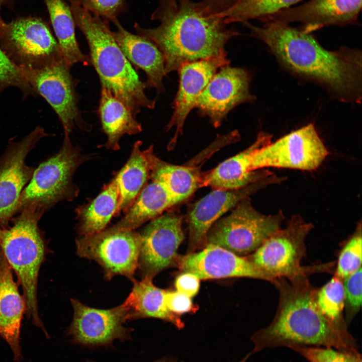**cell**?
Segmentation results:
<instances>
[{
    "instance_id": "obj_29",
    "label": "cell",
    "mask_w": 362,
    "mask_h": 362,
    "mask_svg": "<svg viewBox=\"0 0 362 362\" xmlns=\"http://www.w3.org/2000/svg\"><path fill=\"white\" fill-rule=\"evenodd\" d=\"M119 202V191L115 178L88 204L76 209L77 230L86 236L104 230L115 215Z\"/></svg>"
},
{
    "instance_id": "obj_33",
    "label": "cell",
    "mask_w": 362,
    "mask_h": 362,
    "mask_svg": "<svg viewBox=\"0 0 362 362\" xmlns=\"http://www.w3.org/2000/svg\"><path fill=\"white\" fill-rule=\"evenodd\" d=\"M361 225L346 240L338 255L334 276L343 280L361 266Z\"/></svg>"
},
{
    "instance_id": "obj_17",
    "label": "cell",
    "mask_w": 362,
    "mask_h": 362,
    "mask_svg": "<svg viewBox=\"0 0 362 362\" xmlns=\"http://www.w3.org/2000/svg\"><path fill=\"white\" fill-rule=\"evenodd\" d=\"M176 265L200 280L249 278L267 281L276 278L257 267L246 257L239 256L219 246L207 244L202 250L178 255Z\"/></svg>"
},
{
    "instance_id": "obj_27",
    "label": "cell",
    "mask_w": 362,
    "mask_h": 362,
    "mask_svg": "<svg viewBox=\"0 0 362 362\" xmlns=\"http://www.w3.org/2000/svg\"><path fill=\"white\" fill-rule=\"evenodd\" d=\"M175 204L165 188L152 181L142 189L125 216L109 228L118 231L133 230Z\"/></svg>"
},
{
    "instance_id": "obj_19",
    "label": "cell",
    "mask_w": 362,
    "mask_h": 362,
    "mask_svg": "<svg viewBox=\"0 0 362 362\" xmlns=\"http://www.w3.org/2000/svg\"><path fill=\"white\" fill-rule=\"evenodd\" d=\"M71 302L74 312L68 333L75 341L85 344H102L125 338L129 333L123 325L129 319L123 303L113 308L100 309L87 306L76 299H71Z\"/></svg>"
},
{
    "instance_id": "obj_32",
    "label": "cell",
    "mask_w": 362,
    "mask_h": 362,
    "mask_svg": "<svg viewBox=\"0 0 362 362\" xmlns=\"http://www.w3.org/2000/svg\"><path fill=\"white\" fill-rule=\"evenodd\" d=\"M315 301L326 318L337 323H346L343 315L345 295L342 280L334 276L323 287L317 289Z\"/></svg>"
},
{
    "instance_id": "obj_4",
    "label": "cell",
    "mask_w": 362,
    "mask_h": 362,
    "mask_svg": "<svg viewBox=\"0 0 362 362\" xmlns=\"http://www.w3.org/2000/svg\"><path fill=\"white\" fill-rule=\"evenodd\" d=\"M75 27L83 33L90 51V61L101 86L121 101L136 117L141 108L154 109L155 101L147 97L142 81L115 41L109 22L67 0Z\"/></svg>"
},
{
    "instance_id": "obj_22",
    "label": "cell",
    "mask_w": 362,
    "mask_h": 362,
    "mask_svg": "<svg viewBox=\"0 0 362 362\" xmlns=\"http://www.w3.org/2000/svg\"><path fill=\"white\" fill-rule=\"evenodd\" d=\"M13 272L0 248V336L9 344L15 360L20 361L22 358L20 329L25 303Z\"/></svg>"
},
{
    "instance_id": "obj_3",
    "label": "cell",
    "mask_w": 362,
    "mask_h": 362,
    "mask_svg": "<svg viewBox=\"0 0 362 362\" xmlns=\"http://www.w3.org/2000/svg\"><path fill=\"white\" fill-rule=\"evenodd\" d=\"M151 18L159 22L156 27L135 23L134 28L161 51L165 74L187 62L226 55L225 45L240 34L221 18L205 15L192 0H160Z\"/></svg>"
},
{
    "instance_id": "obj_12",
    "label": "cell",
    "mask_w": 362,
    "mask_h": 362,
    "mask_svg": "<svg viewBox=\"0 0 362 362\" xmlns=\"http://www.w3.org/2000/svg\"><path fill=\"white\" fill-rule=\"evenodd\" d=\"M140 243V234L133 230L118 231L109 228L77 238L76 253L81 257L97 262L108 280L120 275L133 282L138 267Z\"/></svg>"
},
{
    "instance_id": "obj_34",
    "label": "cell",
    "mask_w": 362,
    "mask_h": 362,
    "mask_svg": "<svg viewBox=\"0 0 362 362\" xmlns=\"http://www.w3.org/2000/svg\"><path fill=\"white\" fill-rule=\"evenodd\" d=\"M289 347L309 362H355L361 358L359 352H344L330 347L294 345Z\"/></svg>"
},
{
    "instance_id": "obj_36",
    "label": "cell",
    "mask_w": 362,
    "mask_h": 362,
    "mask_svg": "<svg viewBox=\"0 0 362 362\" xmlns=\"http://www.w3.org/2000/svg\"><path fill=\"white\" fill-rule=\"evenodd\" d=\"M361 266L343 280L344 290L345 322L347 325L360 309L361 305Z\"/></svg>"
},
{
    "instance_id": "obj_25",
    "label": "cell",
    "mask_w": 362,
    "mask_h": 362,
    "mask_svg": "<svg viewBox=\"0 0 362 362\" xmlns=\"http://www.w3.org/2000/svg\"><path fill=\"white\" fill-rule=\"evenodd\" d=\"M152 281L151 279L144 278L140 281H133L132 291L123 303L128 310L129 319L158 318L182 328L184 324L180 316L170 312L166 306V290L156 287Z\"/></svg>"
},
{
    "instance_id": "obj_16",
    "label": "cell",
    "mask_w": 362,
    "mask_h": 362,
    "mask_svg": "<svg viewBox=\"0 0 362 362\" xmlns=\"http://www.w3.org/2000/svg\"><path fill=\"white\" fill-rule=\"evenodd\" d=\"M281 180L282 178L273 174L239 189H215L197 202L188 216V253L195 252L206 246L208 232L226 212L258 190Z\"/></svg>"
},
{
    "instance_id": "obj_35",
    "label": "cell",
    "mask_w": 362,
    "mask_h": 362,
    "mask_svg": "<svg viewBox=\"0 0 362 362\" xmlns=\"http://www.w3.org/2000/svg\"><path fill=\"white\" fill-rule=\"evenodd\" d=\"M19 88L24 99L37 94L32 88L20 70L7 57L0 47V94L7 87Z\"/></svg>"
},
{
    "instance_id": "obj_5",
    "label": "cell",
    "mask_w": 362,
    "mask_h": 362,
    "mask_svg": "<svg viewBox=\"0 0 362 362\" xmlns=\"http://www.w3.org/2000/svg\"><path fill=\"white\" fill-rule=\"evenodd\" d=\"M45 213L35 205L24 208L12 219L11 225L0 228V248L22 286L25 314L47 335L39 316L37 297L39 271L50 250L39 227Z\"/></svg>"
},
{
    "instance_id": "obj_40",
    "label": "cell",
    "mask_w": 362,
    "mask_h": 362,
    "mask_svg": "<svg viewBox=\"0 0 362 362\" xmlns=\"http://www.w3.org/2000/svg\"><path fill=\"white\" fill-rule=\"evenodd\" d=\"M237 0H201L198 4L204 13L214 15L226 10Z\"/></svg>"
},
{
    "instance_id": "obj_6",
    "label": "cell",
    "mask_w": 362,
    "mask_h": 362,
    "mask_svg": "<svg viewBox=\"0 0 362 362\" xmlns=\"http://www.w3.org/2000/svg\"><path fill=\"white\" fill-rule=\"evenodd\" d=\"M89 157L72 144L69 135H64L59 151L35 168L21 193L17 214L31 205L46 213L60 202L73 200L78 194L74 173Z\"/></svg>"
},
{
    "instance_id": "obj_8",
    "label": "cell",
    "mask_w": 362,
    "mask_h": 362,
    "mask_svg": "<svg viewBox=\"0 0 362 362\" xmlns=\"http://www.w3.org/2000/svg\"><path fill=\"white\" fill-rule=\"evenodd\" d=\"M284 217L281 211L262 214L246 198L229 215L213 224L207 235V244L219 246L241 256L250 254L281 228Z\"/></svg>"
},
{
    "instance_id": "obj_1",
    "label": "cell",
    "mask_w": 362,
    "mask_h": 362,
    "mask_svg": "<svg viewBox=\"0 0 362 362\" xmlns=\"http://www.w3.org/2000/svg\"><path fill=\"white\" fill-rule=\"evenodd\" d=\"M263 26L243 24L250 36L264 42L290 72L325 87L341 101L358 103L361 98V54L357 49L329 51L310 34L277 21Z\"/></svg>"
},
{
    "instance_id": "obj_41",
    "label": "cell",
    "mask_w": 362,
    "mask_h": 362,
    "mask_svg": "<svg viewBox=\"0 0 362 362\" xmlns=\"http://www.w3.org/2000/svg\"><path fill=\"white\" fill-rule=\"evenodd\" d=\"M7 1H8V0H0V27H1L2 26H3V25L4 24V23H5V22L3 21V20L2 19V17H1V8H2V6L4 5V4H5V3H6Z\"/></svg>"
},
{
    "instance_id": "obj_2",
    "label": "cell",
    "mask_w": 362,
    "mask_h": 362,
    "mask_svg": "<svg viewBox=\"0 0 362 362\" xmlns=\"http://www.w3.org/2000/svg\"><path fill=\"white\" fill-rule=\"evenodd\" d=\"M308 277L300 275L290 279H275L272 284L279 292L277 311L271 323L251 337L253 353L264 348L294 345L359 352L347 324L332 321L319 310L315 301L317 289Z\"/></svg>"
},
{
    "instance_id": "obj_31",
    "label": "cell",
    "mask_w": 362,
    "mask_h": 362,
    "mask_svg": "<svg viewBox=\"0 0 362 362\" xmlns=\"http://www.w3.org/2000/svg\"><path fill=\"white\" fill-rule=\"evenodd\" d=\"M301 0H237L232 5L214 16L228 25L233 23L263 19L290 8Z\"/></svg>"
},
{
    "instance_id": "obj_15",
    "label": "cell",
    "mask_w": 362,
    "mask_h": 362,
    "mask_svg": "<svg viewBox=\"0 0 362 362\" xmlns=\"http://www.w3.org/2000/svg\"><path fill=\"white\" fill-rule=\"evenodd\" d=\"M250 80V73L244 68L223 66L201 94L195 108L201 116L208 117L214 127H219L236 106L254 101L249 90Z\"/></svg>"
},
{
    "instance_id": "obj_18",
    "label": "cell",
    "mask_w": 362,
    "mask_h": 362,
    "mask_svg": "<svg viewBox=\"0 0 362 362\" xmlns=\"http://www.w3.org/2000/svg\"><path fill=\"white\" fill-rule=\"evenodd\" d=\"M226 55L208 59L187 62L178 69V89L173 103V112L167 125L169 130L175 131L168 144V149L175 146L179 135L183 134L184 125L191 110L196 108L197 100L215 73L223 66L229 65Z\"/></svg>"
},
{
    "instance_id": "obj_24",
    "label": "cell",
    "mask_w": 362,
    "mask_h": 362,
    "mask_svg": "<svg viewBox=\"0 0 362 362\" xmlns=\"http://www.w3.org/2000/svg\"><path fill=\"white\" fill-rule=\"evenodd\" d=\"M142 151L148 163L149 177L161 184L176 204L201 188L202 173L194 165H178L164 161L154 154L152 145Z\"/></svg>"
},
{
    "instance_id": "obj_28",
    "label": "cell",
    "mask_w": 362,
    "mask_h": 362,
    "mask_svg": "<svg viewBox=\"0 0 362 362\" xmlns=\"http://www.w3.org/2000/svg\"><path fill=\"white\" fill-rule=\"evenodd\" d=\"M63 58L71 67L77 63H90L80 50L75 37V25L69 5L65 0H43Z\"/></svg>"
},
{
    "instance_id": "obj_26",
    "label": "cell",
    "mask_w": 362,
    "mask_h": 362,
    "mask_svg": "<svg viewBox=\"0 0 362 362\" xmlns=\"http://www.w3.org/2000/svg\"><path fill=\"white\" fill-rule=\"evenodd\" d=\"M99 113L102 129L107 136L103 145L106 148L118 150L119 141L126 134L142 131L141 125L131 110L109 90L101 86Z\"/></svg>"
},
{
    "instance_id": "obj_23",
    "label": "cell",
    "mask_w": 362,
    "mask_h": 362,
    "mask_svg": "<svg viewBox=\"0 0 362 362\" xmlns=\"http://www.w3.org/2000/svg\"><path fill=\"white\" fill-rule=\"evenodd\" d=\"M113 23L116 27V30L112 31L115 41L130 63L144 71L147 88L163 91L165 65L161 51L148 39L128 31L118 20Z\"/></svg>"
},
{
    "instance_id": "obj_14",
    "label": "cell",
    "mask_w": 362,
    "mask_h": 362,
    "mask_svg": "<svg viewBox=\"0 0 362 362\" xmlns=\"http://www.w3.org/2000/svg\"><path fill=\"white\" fill-rule=\"evenodd\" d=\"M182 217L169 212L153 219L141 234L138 267L142 279L153 278L176 265L177 250L184 239Z\"/></svg>"
},
{
    "instance_id": "obj_7",
    "label": "cell",
    "mask_w": 362,
    "mask_h": 362,
    "mask_svg": "<svg viewBox=\"0 0 362 362\" xmlns=\"http://www.w3.org/2000/svg\"><path fill=\"white\" fill-rule=\"evenodd\" d=\"M313 225L294 215L283 229H280L246 257L257 267L274 278L290 279L300 275L333 273L336 261L302 266L306 255V238Z\"/></svg>"
},
{
    "instance_id": "obj_38",
    "label": "cell",
    "mask_w": 362,
    "mask_h": 362,
    "mask_svg": "<svg viewBox=\"0 0 362 362\" xmlns=\"http://www.w3.org/2000/svg\"><path fill=\"white\" fill-rule=\"evenodd\" d=\"M165 302L168 310L177 315L194 312L197 310L191 298L177 291L166 290Z\"/></svg>"
},
{
    "instance_id": "obj_9",
    "label": "cell",
    "mask_w": 362,
    "mask_h": 362,
    "mask_svg": "<svg viewBox=\"0 0 362 362\" xmlns=\"http://www.w3.org/2000/svg\"><path fill=\"white\" fill-rule=\"evenodd\" d=\"M0 45L18 68H40L63 58L49 26L39 18L21 17L5 23L0 27Z\"/></svg>"
},
{
    "instance_id": "obj_30",
    "label": "cell",
    "mask_w": 362,
    "mask_h": 362,
    "mask_svg": "<svg viewBox=\"0 0 362 362\" xmlns=\"http://www.w3.org/2000/svg\"><path fill=\"white\" fill-rule=\"evenodd\" d=\"M142 142L136 141L123 168L114 177L119 191V202L114 216L126 213L141 192L149 178L148 166L143 151Z\"/></svg>"
},
{
    "instance_id": "obj_11",
    "label": "cell",
    "mask_w": 362,
    "mask_h": 362,
    "mask_svg": "<svg viewBox=\"0 0 362 362\" xmlns=\"http://www.w3.org/2000/svg\"><path fill=\"white\" fill-rule=\"evenodd\" d=\"M70 68L63 58L40 68H19L34 92L57 114L66 135L77 127L90 129L78 108L76 83L71 75Z\"/></svg>"
},
{
    "instance_id": "obj_21",
    "label": "cell",
    "mask_w": 362,
    "mask_h": 362,
    "mask_svg": "<svg viewBox=\"0 0 362 362\" xmlns=\"http://www.w3.org/2000/svg\"><path fill=\"white\" fill-rule=\"evenodd\" d=\"M272 136L260 132L255 141L248 148L229 158L208 172L202 174L201 187L210 186L215 189L236 190L245 187L273 174L264 169L250 171L253 152L271 141Z\"/></svg>"
},
{
    "instance_id": "obj_39",
    "label": "cell",
    "mask_w": 362,
    "mask_h": 362,
    "mask_svg": "<svg viewBox=\"0 0 362 362\" xmlns=\"http://www.w3.org/2000/svg\"><path fill=\"white\" fill-rule=\"evenodd\" d=\"M200 279L192 273L183 272L176 278L174 285L176 291L192 298L198 293L200 285Z\"/></svg>"
},
{
    "instance_id": "obj_37",
    "label": "cell",
    "mask_w": 362,
    "mask_h": 362,
    "mask_svg": "<svg viewBox=\"0 0 362 362\" xmlns=\"http://www.w3.org/2000/svg\"><path fill=\"white\" fill-rule=\"evenodd\" d=\"M84 10L109 22L118 20L127 9L126 0H72Z\"/></svg>"
},
{
    "instance_id": "obj_43",
    "label": "cell",
    "mask_w": 362,
    "mask_h": 362,
    "mask_svg": "<svg viewBox=\"0 0 362 362\" xmlns=\"http://www.w3.org/2000/svg\"><path fill=\"white\" fill-rule=\"evenodd\" d=\"M240 362H245V360H244V359H243V360H241V361H240Z\"/></svg>"
},
{
    "instance_id": "obj_42",
    "label": "cell",
    "mask_w": 362,
    "mask_h": 362,
    "mask_svg": "<svg viewBox=\"0 0 362 362\" xmlns=\"http://www.w3.org/2000/svg\"><path fill=\"white\" fill-rule=\"evenodd\" d=\"M355 362H362V361H361V358L359 359L358 360H357Z\"/></svg>"
},
{
    "instance_id": "obj_20",
    "label": "cell",
    "mask_w": 362,
    "mask_h": 362,
    "mask_svg": "<svg viewBox=\"0 0 362 362\" xmlns=\"http://www.w3.org/2000/svg\"><path fill=\"white\" fill-rule=\"evenodd\" d=\"M361 8V0H310L262 20L277 21L288 25L299 22L301 24L299 29L310 34L325 26L353 24Z\"/></svg>"
},
{
    "instance_id": "obj_13",
    "label": "cell",
    "mask_w": 362,
    "mask_h": 362,
    "mask_svg": "<svg viewBox=\"0 0 362 362\" xmlns=\"http://www.w3.org/2000/svg\"><path fill=\"white\" fill-rule=\"evenodd\" d=\"M49 136L37 126L21 140L8 141L0 156V228L9 226L17 215L20 196L30 181L35 168L28 165L26 158L42 138Z\"/></svg>"
},
{
    "instance_id": "obj_10",
    "label": "cell",
    "mask_w": 362,
    "mask_h": 362,
    "mask_svg": "<svg viewBox=\"0 0 362 362\" xmlns=\"http://www.w3.org/2000/svg\"><path fill=\"white\" fill-rule=\"evenodd\" d=\"M328 154L314 125L309 124L256 149L251 155L250 170L276 167L313 170Z\"/></svg>"
}]
</instances>
